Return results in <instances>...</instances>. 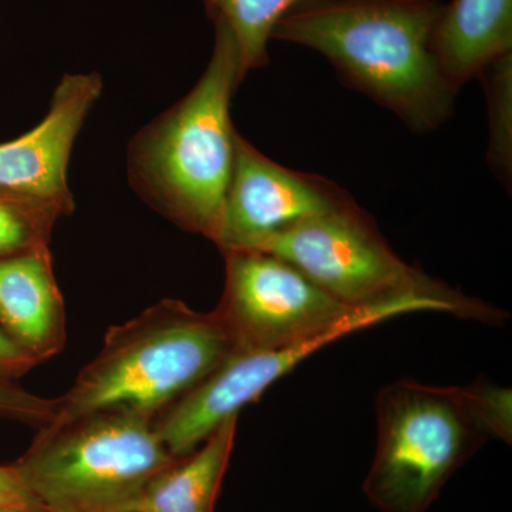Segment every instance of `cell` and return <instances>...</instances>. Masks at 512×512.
<instances>
[{"instance_id": "obj_9", "label": "cell", "mask_w": 512, "mask_h": 512, "mask_svg": "<svg viewBox=\"0 0 512 512\" xmlns=\"http://www.w3.org/2000/svg\"><path fill=\"white\" fill-rule=\"evenodd\" d=\"M352 201L339 185L275 163L237 134L215 245L221 252L258 249L279 232Z\"/></svg>"}, {"instance_id": "obj_17", "label": "cell", "mask_w": 512, "mask_h": 512, "mask_svg": "<svg viewBox=\"0 0 512 512\" xmlns=\"http://www.w3.org/2000/svg\"><path fill=\"white\" fill-rule=\"evenodd\" d=\"M56 399H45L20 389L15 383L0 382V419L19 421L35 426H47L55 419Z\"/></svg>"}, {"instance_id": "obj_1", "label": "cell", "mask_w": 512, "mask_h": 512, "mask_svg": "<svg viewBox=\"0 0 512 512\" xmlns=\"http://www.w3.org/2000/svg\"><path fill=\"white\" fill-rule=\"evenodd\" d=\"M441 10L439 0H306L272 39L315 50L349 86L429 133L450 119L456 97L434 55Z\"/></svg>"}, {"instance_id": "obj_10", "label": "cell", "mask_w": 512, "mask_h": 512, "mask_svg": "<svg viewBox=\"0 0 512 512\" xmlns=\"http://www.w3.org/2000/svg\"><path fill=\"white\" fill-rule=\"evenodd\" d=\"M103 90L97 73L66 74L45 119L28 133L0 144V195L73 214L67 170L77 134Z\"/></svg>"}, {"instance_id": "obj_3", "label": "cell", "mask_w": 512, "mask_h": 512, "mask_svg": "<svg viewBox=\"0 0 512 512\" xmlns=\"http://www.w3.org/2000/svg\"><path fill=\"white\" fill-rule=\"evenodd\" d=\"M214 25L207 69L183 100L134 138L128 177L151 207L215 244L234 171L231 101L244 79L231 30Z\"/></svg>"}, {"instance_id": "obj_18", "label": "cell", "mask_w": 512, "mask_h": 512, "mask_svg": "<svg viewBox=\"0 0 512 512\" xmlns=\"http://www.w3.org/2000/svg\"><path fill=\"white\" fill-rule=\"evenodd\" d=\"M0 505L32 512H46L29 493L15 466H0Z\"/></svg>"}, {"instance_id": "obj_16", "label": "cell", "mask_w": 512, "mask_h": 512, "mask_svg": "<svg viewBox=\"0 0 512 512\" xmlns=\"http://www.w3.org/2000/svg\"><path fill=\"white\" fill-rule=\"evenodd\" d=\"M60 217L52 208L0 195V259L49 248L52 229Z\"/></svg>"}, {"instance_id": "obj_13", "label": "cell", "mask_w": 512, "mask_h": 512, "mask_svg": "<svg viewBox=\"0 0 512 512\" xmlns=\"http://www.w3.org/2000/svg\"><path fill=\"white\" fill-rule=\"evenodd\" d=\"M238 416L157 474L131 512H214L237 436Z\"/></svg>"}, {"instance_id": "obj_5", "label": "cell", "mask_w": 512, "mask_h": 512, "mask_svg": "<svg viewBox=\"0 0 512 512\" xmlns=\"http://www.w3.org/2000/svg\"><path fill=\"white\" fill-rule=\"evenodd\" d=\"M175 460L154 419L103 412L42 427L13 466L46 512H131Z\"/></svg>"}, {"instance_id": "obj_8", "label": "cell", "mask_w": 512, "mask_h": 512, "mask_svg": "<svg viewBox=\"0 0 512 512\" xmlns=\"http://www.w3.org/2000/svg\"><path fill=\"white\" fill-rule=\"evenodd\" d=\"M437 303L413 298L363 308L348 322L319 338L264 352L238 353L229 357L210 376L184 394L154 420L158 437L168 453L181 458L192 453L212 431L242 407L254 403L276 380L292 372L302 360L330 343L413 312H436Z\"/></svg>"}, {"instance_id": "obj_12", "label": "cell", "mask_w": 512, "mask_h": 512, "mask_svg": "<svg viewBox=\"0 0 512 512\" xmlns=\"http://www.w3.org/2000/svg\"><path fill=\"white\" fill-rule=\"evenodd\" d=\"M454 93L512 50V0H453L443 6L433 42Z\"/></svg>"}, {"instance_id": "obj_7", "label": "cell", "mask_w": 512, "mask_h": 512, "mask_svg": "<svg viewBox=\"0 0 512 512\" xmlns=\"http://www.w3.org/2000/svg\"><path fill=\"white\" fill-rule=\"evenodd\" d=\"M222 255L225 286L214 311L237 355L319 338L360 311L336 301L279 256L258 249Z\"/></svg>"}, {"instance_id": "obj_2", "label": "cell", "mask_w": 512, "mask_h": 512, "mask_svg": "<svg viewBox=\"0 0 512 512\" xmlns=\"http://www.w3.org/2000/svg\"><path fill=\"white\" fill-rule=\"evenodd\" d=\"M511 390L412 379L377 397V446L363 493L380 512H427L450 478L491 439L511 443Z\"/></svg>"}, {"instance_id": "obj_15", "label": "cell", "mask_w": 512, "mask_h": 512, "mask_svg": "<svg viewBox=\"0 0 512 512\" xmlns=\"http://www.w3.org/2000/svg\"><path fill=\"white\" fill-rule=\"evenodd\" d=\"M483 77L490 111L488 163L503 180H510L512 161V55L495 60Z\"/></svg>"}, {"instance_id": "obj_4", "label": "cell", "mask_w": 512, "mask_h": 512, "mask_svg": "<svg viewBox=\"0 0 512 512\" xmlns=\"http://www.w3.org/2000/svg\"><path fill=\"white\" fill-rule=\"evenodd\" d=\"M234 355L217 312L164 299L111 326L97 356L57 397L49 424L103 412L156 419Z\"/></svg>"}, {"instance_id": "obj_14", "label": "cell", "mask_w": 512, "mask_h": 512, "mask_svg": "<svg viewBox=\"0 0 512 512\" xmlns=\"http://www.w3.org/2000/svg\"><path fill=\"white\" fill-rule=\"evenodd\" d=\"M306 0H205L208 15L224 23L235 42L241 76L268 63V45L278 23Z\"/></svg>"}, {"instance_id": "obj_6", "label": "cell", "mask_w": 512, "mask_h": 512, "mask_svg": "<svg viewBox=\"0 0 512 512\" xmlns=\"http://www.w3.org/2000/svg\"><path fill=\"white\" fill-rule=\"evenodd\" d=\"M258 251L291 262L349 308L421 298L444 303L458 318L484 323H500L505 318L493 306L404 262L355 201L279 232Z\"/></svg>"}, {"instance_id": "obj_20", "label": "cell", "mask_w": 512, "mask_h": 512, "mask_svg": "<svg viewBox=\"0 0 512 512\" xmlns=\"http://www.w3.org/2000/svg\"><path fill=\"white\" fill-rule=\"evenodd\" d=\"M0 512H32V511L22 510V508H15V507H2V505H0Z\"/></svg>"}, {"instance_id": "obj_19", "label": "cell", "mask_w": 512, "mask_h": 512, "mask_svg": "<svg viewBox=\"0 0 512 512\" xmlns=\"http://www.w3.org/2000/svg\"><path fill=\"white\" fill-rule=\"evenodd\" d=\"M36 366L35 360L0 329V382L13 383Z\"/></svg>"}, {"instance_id": "obj_11", "label": "cell", "mask_w": 512, "mask_h": 512, "mask_svg": "<svg viewBox=\"0 0 512 512\" xmlns=\"http://www.w3.org/2000/svg\"><path fill=\"white\" fill-rule=\"evenodd\" d=\"M0 329L40 365L66 346V309L49 248L0 259Z\"/></svg>"}]
</instances>
